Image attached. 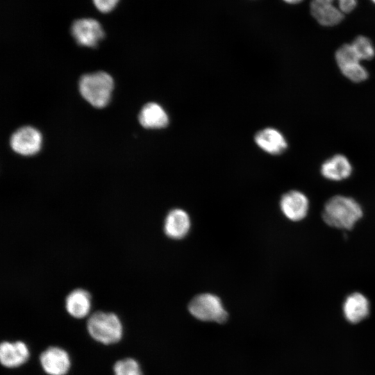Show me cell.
I'll return each mask as SVG.
<instances>
[{"instance_id":"cell-5","label":"cell","mask_w":375,"mask_h":375,"mask_svg":"<svg viewBox=\"0 0 375 375\" xmlns=\"http://www.w3.org/2000/svg\"><path fill=\"white\" fill-rule=\"evenodd\" d=\"M188 310L192 315L201 321L224 323L228 318L220 299L210 293L194 297L189 303Z\"/></svg>"},{"instance_id":"cell-20","label":"cell","mask_w":375,"mask_h":375,"mask_svg":"<svg viewBox=\"0 0 375 375\" xmlns=\"http://www.w3.org/2000/svg\"><path fill=\"white\" fill-rule=\"evenodd\" d=\"M119 0H92L95 8L102 13L110 12L115 8Z\"/></svg>"},{"instance_id":"cell-12","label":"cell","mask_w":375,"mask_h":375,"mask_svg":"<svg viewBox=\"0 0 375 375\" xmlns=\"http://www.w3.org/2000/svg\"><path fill=\"white\" fill-rule=\"evenodd\" d=\"M140 124L147 129H160L169 124V117L165 109L158 103L148 102L139 111Z\"/></svg>"},{"instance_id":"cell-8","label":"cell","mask_w":375,"mask_h":375,"mask_svg":"<svg viewBox=\"0 0 375 375\" xmlns=\"http://www.w3.org/2000/svg\"><path fill=\"white\" fill-rule=\"evenodd\" d=\"M70 32L78 45L93 49L96 48L106 36L101 24L92 18L74 20L72 24Z\"/></svg>"},{"instance_id":"cell-7","label":"cell","mask_w":375,"mask_h":375,"mask_svg":"<svg viewBox=\"0 0 375 375\" xmlns=\"http://www.w3.org/2000/svg\"><path fill=\"white\" fill-rule=\"evenodd\" d=\"M9 144L15 153L23 156H32L40 151L42 135L32 126H22L11 134Z\"/></svg>"},{"instance_id":"cell-18","label":"cell","mask_w":375,"mask_h":375,"mask_svg":"<svg viewBox=\"0 0 375 375\" xmlns=\"http://www.w3.org/2000/svg\"><path fill=\"white\" fill-rule=\"evenodd\" d=\"M351 44L362 61L369 60L374 57V46L367 37L358 35Z\"/></svg>"},{"instance_id":"cell-19","label":"cell","mask_w":375,"mask_h":375,"mask_svg":"<svg viewBox=\"0 0 375 375\" xmlns=\"http://www.w3.org/2000/svg\"><path fill=\"white\" fill-rule=\"evenodd\" d=\"M113 371L114 375H142L139 363L131 358L117 361L113 366Z\"/></svg>"},{"instance_id":"cell-21","label":"cell","mask_w":375,"mask_h":375,"mask_svg":"<svg viewBox=\"0 0 375 375\" xmlns=\"http://www.w3.org/2000/svg\"><path fill=\"white\" fill-rule=\"evenodd\" d=\"M283 1H284L285 2L288 3L294 4V3H298L301 2L302 0H283Z\"/></svg>"},{"instance_id":"cell-3","label":"cell","mask_w":375,"mask_h":375,"mask_svg":"<svg viewBox=\"0 0 375 375\" xmlns=\"http://www.w3.org/2000/svg\"><path fill=\"white\" fill-rule=\"evenodd\" d=\"M87 329L94 340L103 344L118 342L123 334L122 322L112 312L98 311L93 313L87 322Z\"/></svg>"},{"instance_id":"cell-17","label":"cell","mask_w":375,"mask_h":375,"mask_svg":"<svg viewBox=\"0 0 375 375\" xmlns=\"http://www.w3.org/2000/svg\"><path fill=\"white\" fill-rule=\"evenodd\" d=\"M65 308L67 312L74 318L85 317L91 308L90 294L82 289H76L71 292L65 300Z\"/></svg>"},{"instance_id":"cell-9","label":"cell","mask_w":375,"mask_h":375,"mask_svg":"<svg viewBox=\"0 0 375 375\" xmlns=\"http://www.w3.org/2000/svg\"><path fill=\"white\" fill-rule=\"evenodd\" d=\"M280 208L288 219L299 222L306 217L309 210V201L303 192L291 190L282 196Z\"/></svg>"},{"instance_id":"cell-1","label":"cell","mask_w":375,"mask_h":375,"mask_svg":"<svg viewBox=\"0 0 375 375\" xmlns=\"http://www.w3.org/2000/svg\"><path fill=\"white\" fill-rule=\"evenodd\" d=\"M363 215L361 206L354 199L336 195L325 203L322 212L324 222L328 226L350 230Z\"/></svg>"},{"instance_id":"cell-14","label":"cell","mask_w":375,"mask_h":375,"mask_svg":"<svg viewBox=\"0 0 375 375\" xmlns=\"http://www.w3.org/2000/svg\"><path fill=\"white\" fill-rule=\"evenodd\" d=\"M256 144L264 151L278 155L283 153L288 147L283 135L274 128H265L255 135Z\"/></svg>"},{"instance_id":"cell-11","label":"cell","mask_w":375,"mask_h":375,"mask_svg":"<svg viewBox=\"0 0 375 375\" xmlns=\"http://www.w3.org/2000/svg\"><path fill=\"white\" fill-rule=\"evenodd\" d=\"M29 349L22 341H3L0 345V361L8 368H15L24 364L29 358Z\"/></svg>"},{"instance_id":"cell-15","label":"cell","mask_w":375,"mask_h":375,"mask_svg":"<svg viewBox=\"0 0 375 375\" xmlns=\"http://www.w3.org/2000/svg\"><path fill=\"white\" fill-rule=\"evenodd\" d=\"M190 228V219L188 213L180 208L172 210L167 215L164 231L165 234L175 240L184 238Z\"/></svg>"},{"instance_id":"cell-2","label":"cell","mask_w":375,"mask_h":375,"mask_svg":"<svg viewBox=\"0 0 375 375\" xmlns=\"http://www.w3.org/2000/svg\"><path fill=\"white\" fill-rule=\"evenodd\" d=\"M115 82L112 76L104 71L82 74L78 81L81 97L96 108H106L111 101Z\"/></svg>"},{"instance_id":"cell-4","label":"cell","mask_w":375,"mask_h":375,"mask_svg":"<svg viewBox=\"0 0 375 375\" xmlns=\"http://www.w3.org/2000/svg\"><path fill=\"white\" fill-rule=\"evenodd\" d=\"M356 4L357 0H312L310 12L321 25L333 26L340 24Z\"/></svg>"},{"instance_id":"cell-13","label":"cell","mask_w":375,"mask_h":375,"mask_svg":"<svg viewBox=\"0 0 375 375\" xmlns=\"http://www.w3.org/2000/svg\"><path fill=\"white\" fill-rule=\"evenodd\" d=\"M349 160L342 154H335L326 160L321 166L322 175L326 179L340 181L349 178L352 173Z\"/></svg>"},{"instance_id":"cell-16","label":"cell","mask_w":375,"mask_h":375,"mask_svg":"<svg viewBox=\"0 0 375 375\" xmlns=\"http://www.w3.org/2000/svg\"><path fill=\"white\" fill-rule=\"evenodd\" d=\"M345 318L351 323H358L365 319L369 313V302L360 292L349 294L343 303Z\"/></svg>"},{"instance_id":"cell-22","label":"cell","mask_w":375,"mask_h":375,"mask_svg":"<svg viewBox=\"0 0 375 375\" xmlns=\"http://www.w3.org/2000/svg\"><path fill=\"white\" fill-rule=\"evenodd\" d=\"M373 3H375V0H371Z\"/></svg>"},{"instance_id":"cell-6","label":"cell","mask_w":375,"mask_h":375,"mask_svg":"<svg viewBox=\"0 0 375 375\" xmlns=\"http://www.w3.org/2000/svg\"><path fill=\"white\" fill-rule=\"evenodd\" d=\"M335 58L341 73L349 81L361 83L368 78L369 73L351 44H344L335 52Z\"/></svg>"},{"instance_id":"cell-10","label":"cell","mask_w":375,"mask_h":375,"mask_svg":"<svg viewBox=\"0 0 375 375\" xmlns=\"http://www.w3.org/2000/svg\"><path fill=\"white\" fill-rule=\"evenodd\" d=\"M40 362L43 370L49 375H65L71 365L67 352L58 347H50L42 352Z\"/></svg>"}]
</instances>
